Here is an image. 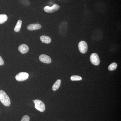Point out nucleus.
Returning <instances> with one entry per match:
<instances>
[{
	"mask_svg": "<svg viewBox=\"0 0 121 121\" xmlns=\"http://www.w3.org/2000/svg\"><path fill=\"white\" fill-rule=\"evenodd\" d=\"M39 60L42 62L46 64H50L52 62V60L50 56L47 55L42 54L39 56Z\"/></svg>",
	"mask_w": 121,
	"mask_h": 121,
	"instance_id": "6e6552de",
	"label": "nucleus"
},
{
	"mask_svg": "<svg viewBox=\"0 0 121 121\" xmlns=\"http://www.w3.org/2000/svg\"><path fill=\"white\" fill-rule=\"evenodd\" d=\"M82 79V78L79 76L73 75L71 77V80L72 81H80Z\"/></svg>",
	"mask_w": 121,
	"mask_h": 121,
	"instance_id": "f3484780",
	"label": "nucleus"
},
{
	"mask_svg": "<svg viewBox=\"0 0 121 121\" xmlns=\"http://www.w3.org/2000/svg\"><path fill=\"white\" fill-rule=\"evenodd\" d=\"M40 38L41 42L43 43H50L51 41V38L47 36H41Z\"/></svg>",
	"mask_w": 121,
	"mask_h": 121,
	"instance_id": "9b49d317",
	"label": "nucleus"
},
{
	"mask_svg": "<svg viewBox=\"0 0 121 121\" xmlns=\"http://www.w3.org/2000/svg\"><path fill=\"white\" fill-rule=\"evenodd\" d=\"M8 17L5 14L0 15V24L4 23L8 20Z\"/></svg>",
	"mask_w": 121,
	"mask_h": 121,
	"instance_id": "4468645a",
	"label": "nucleus"
},
{
	"mask_svg": "<svg viewBox=\"0 0 121 121\" xmlns=\"http://www.w3.org/2000/svg\"><path fill=\"white\" fill-rule=\"evenodd\" d=\"M61 80L60 79H58L56 81L52 86V90L56 91L59 88L61 84Z\"/></svg>",
	"mask_w": 121,
	"mask_h": 121,
	"instance_id": "f8f14e48",
	"label": "nucleus"
},
{
	"mask_svg": "<svg viewBox=\"0 0 121 121\" xmlns=\"http://www.w3.org/2000/svg\"><path fill=\"white\" fill-rule=\"evenodd\" d=\"M117 65L116 63H113L108 67V69L110 71H113L117 69Z\"/></svg>",
	"mask_w": 121,
	"mask_h": 121,
	"instance_id": "dca6fc26",
	"label": "nucleus"
},
{
	"mask_svg": "<svg viewBox=\"0 0 121 121\" xmlns=\"http://www.w3.org/2000/svg\"><path fill=\"white\" fill-rule=\"evenodd\" d=\"M57 0L59 1H62V2H66L69 1L70 0Z\"/></svg>",
	"mask_w": 121,
	"mask_h": 121,
	"instance_id": "aec40b11",
	"label": "nucleus"
},
{
	"mask_svg": "<svg viewBox=\"0 0 121 121\" xmlns=\"http://www.w3.org/2000/svg\"><path fill=\"white\" fill-rule=\"evenodd\" d=\"M29 74L24 72H20L16 75L15 78L17 81L22 82L27 80L29 77Z\"/></svg>",
	"mask_w": 121,
	"mask_h": 121,
	"instance_id": "0eeeda50",
	"label": "nucleus"
},
{
	"mask_svg": "<svg viewBox=\"0 0 121 121\" xmlns=\"http://www.w3.org/2000/svg\"><path fill=\"white\" fill-rule=\"evenodd\" d=\"M0 101L3 105L6 106H9L11 104V101L8 95L2 90H0Z\"/></svg>",
	"mask_w": 121,
	"mask_h": 121,
	"instance_id": "f257e3e1",
	"label": "nucleus"
},
{
	"mask_svg": "<svg viewBox=\"0 0 121 121\" xmlns=\"http://www.w3.org/2000/svg\"><path fill=\"white\" fill-rule=\"evenodd\" d=\"M29 50L28 46L25 44H21L18 47V50L21 54H26L28 52Z\"/></svg>",
	"mask_w": 121,
	"mask_h": 121,
	"instance_id": "9d476101",
	"label": "nucleus"
},
{
	"mask_svg": "<svg viewBox=\"0 0 121 121\" xmlns=\"http://www.w3.org/2000/svg\"><path fill=\"white\" fill-rule=\"evenodd\" d=\"M60 6L56 4H54L52 7H49L48 6H45L44 8V10L47 13H52L58 11L60 9Z\"/></svg>",
	"mask_w": 121,
	"mask_h": 121,
	"instance_id": "20e7f679",
	"label": "nucleus"
},
{
	"mask_svg": "<svg viewBox=\"0 0 121 121\" xmlns=\"http://www.w3.org/2000/svg\"><path fill=\"white\" fill-rule=\"evenodd\" d=\"M4 60L2 59V57L0 56V66L4 65Z\"/></svg>",
	"mask_w": 121,
	"mask_h": 121,
	"instance_id": "6ab92c4d",
	"label": "nucleus"
},
{
	"mask_svg": "<svg viewBox=\"0 0 121 121\" xmlns=\"http://www.w3.org/2000/svg\"><path fill=\"white\" fill-rule=\"evenodd\" d=\"M67 30V23L65 21H63L60 25L59 28V32L61 36H64L66 35Z\"/></svg>",
	"mask_w": 121,
	"mask_h": 121,
	"instance_id": "f03ea898",
	"label": "nucleus"
},
{
	"mask_svg": "<svg viewBox=\"0 0 121 121\" xmlns=\"http://www.w3.org/2000/svg\"><path fill=\"white\" fill-rule=\"evenodd\" d=\"M35 103V107L37 110L41 112H44L45 109V107L44 103L41 100L35 99L33 100Z\"/></svg>",
	"mask_w": 121,
	"mask_h": 121,
	"instance_id": "7ed1b4c3",
	"label": "nucleus"
},
{
	"mask_svg": "<svg viewBox=\"0 0 121 121\" xmlns=\"http://www.w3.org/2000/svg\"><path fill=\"white\" fill-rule=\"evenodd\" d=\"M41 28V26L39 24H32L29 25L27 27L28 30L30 31L39 30Z\"/></svg>",
	"mask_w": 121,
	"mask_h": 121,
	"instance_id": "1a4fd4ad",
	"label": "nucleus"
},
{
	"mask_svg": "<svg viewBox=\"0 0 121 121\" xmlns=\"http://www.w3.org/2000/svg\"><path fill=\"white\" fill-rule=\"evenodd\" d=\"M90 60L91 63L95 66H98L100 63L99 56L96 53H93L91 55Z\"/></svg>",
	"mask_w": 121,
	"mask_h": 121,
	"instance_id": "39448f33",
	"label": "nucleus"
},
{
	"mask_svg": "<svg viewBox=\"0 0 121 121\" xmlns=\"http://www.w3.org/2000/svg\"><path fill=\"white\" fill-rule=\"evenodd\" d=\"M22 21L21 20H19L17 21L16 25L14 28V31L16 32H19L20 30L22 24Z\"/></svg>",
	"mask_w": 121,
	"mask_h": 121,
	"instance_id": "ddd939ff",
	"label": "nucleus"
},
{
	"mask_svg": "<svg viewBox=\"0 0 121 121\" xmlns=\"http://www.w3.org/2000/svg\"><path fill=\"white\" fill-rule=\"evenodd\" d=\"M30 121V118L28 115H25L22 117V119L21 121Z\"/></svg>",
	"mask_w": 121,
	"mask_h": 121,
	"instance_id": "a211bd4d",
	"label": "nucleus"
},
{
	"mask_svg": "<svg viewBox=\"0 0 121 121\" xmlns=\"http://www.w3.org/2000/svg\"><path fill=\"white\" fill-rule=\"evenodd\" d=\"M78 48L81 53L85 54L88 49V46L86 42L84 41H80L78 44Z\"/></svg>",
	"mask_w": 121,
	"mask_h": 121,
	"instance_id": "423d86ee",
	"label": "nucleus"
},
{
	"mask_svg": "<svg viewBox=\"0 0 121 121\" xmlns=\"http://www.w3.org/2000/svg\"><path fill=\"white\" fill-rule=\"evenodd\" d=\"M21 4L25 7H27L30 5V3L29 0H18Z\"/></svg>",
	"mask_w": 121,
	"mask_h": 121,
	"instance_id": "2eb2a0df",
	"label": "nucleus"
}]
</instances>
